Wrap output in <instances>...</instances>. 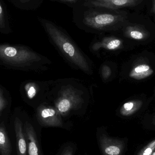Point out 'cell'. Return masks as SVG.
I'll list each match as a JSON object with an SVG mask.
<instances>
[{"instance_id": "obj_7", "label": "cell", "mask_w": 155, "mask_h": 155, "mask_svg": "<svg viewBox=\"0 0 155 155\" xmlns=\"http://www.w3.org/2000/svg\"><path fill=\"white\" fill-rule=\"evenodd\" d=\"M14 128L16 135L17 155H27V142L22 123L18 117H16L15 120Z\"/></svg>"}, {"instance_id": "obj_9", "label": "cell", "mask_w": 155, "mask_h": 155, "mask_svg": "<svg viewBox=\"0 0 155 155\" xmlns=\"http://www.w3.org/2000/svg\"><path fill=\"white\" fill-rule=\"evenodd\" d=\"M0 153L1 155H12L11 143L4 127L0 126Z\"/></svg>"}, {"instance_id": "obj_18", "label": "cell", "mask_w": 155, "mask_h": 155, "mask_svg": "<svg viewBox=\"0 0 155 155\" xmlns=\"http://www.w3.org/2000/svg\"><path fill=\"white\" fill-rule=\"evenodd\" d=\"M73 147L71 145L66 146L63 149L60 155H74V151Z\"/></svg>"}, {"instance_id": "obj_11", "label": "cell", "mask_w": 155, "mask_h": 155, "mask_svg": "<svg viewBox=\"0 0 155 155\" xmlns=\"http://www.w3.org/2000/svg\"><path fill=\"white\" fill-rule=\"evenodd\" d=\"M125 33L127 36L137 40H143L148 35L145 30L137 25L128 26L126 29Z\"/></svg>"}, {"instance_id": "obj_23", "label": "cell", "mask_w": 155, "mask_h": 155, "mask_svg": "<svg viewBox=\"0 0 155 155\" xmlns=\"http://www.w3.org/2000/svg\"><path fill=\"white\" fill-rule=\"evenodd\" d=\"M153 124H154L155 125V118H154V119L153 120Z\"/></svg>"}, {"instance_id": "obj_19", "label": "cell", "mask_w": 155, "mask_h": 155, "mask_svg": "<svg viewBox=\"0 0 155 155\" xmlns=\"http://www.w3.org/2000/svg\"><path fill=\"white\" fill-rule=\"evenodd\" d=\"M5 101L2 92L0 91V112L4 109L5 105Z\"/></svg>"}, {"instance_id": "obj_22", "label": "cell", "mask_w": 155, "mask_h": 155, "mask_svg": "<svg viewBox=\"0 0 155 155\" xmlns=\"http://www.w3.org/2000/svg\"><path fill=\"white\" fill-rule=\"evenodd\" d=\"M21 2L25 3L26 2H28V1H30V0H20Z\"/></svg>"}, {"instance_id": "obj_14", "label": "cell", "mask_w": 155, "mask_h": 155, "mask_svg": "<svg viewBox=\"0 0 155 155\" xmlns=\"http://www.w3.org/2000/svg\"><path fill=\"white\" fill-rule=\"evenodd\" d=\"M25 90L27 94V96L30 99H32L36 94V89L35 86L33 84L29 83L26 84Z\"/></svg>"}, {"instance_id": "obj_20", "label": "cell", "mask_w": 155, "mask_h": 155, "mask_svg": "<svg viewBox=\"0 0 155 155\" xmlns=\"http://www.w3.org/2000/svg\"><path fill=\"white\" fill-rule=\"evenodd\" d=\"M152 4H153V10L154 13L155 15V0H152Z\"/></svg>"}, {"instance_id": "obj_3", "label": "cell", "mask_w": 155, "mask_h": 155, "mask_svg": "<svg viewBox=\"0 0 155 155\" xmlns=\"http://www.w3.org/2000/svg\"><path fill=\"white\" fill-rule=\"evenodd\" d=\"M125 18V16L121 14L103 12L92 10L85 13L83 21L89 27L104 30L123 21Z\"/></svg>"}, {"instance_id": "obj_13", "label": "cell", "mask_w": 155, "mask_h": 155, "mask_svg": "<svg viewBox=\"0 0 155 155\" xmlns=\"http://www.w3.org/2000/svg\"><path fill=\"white\" fill-rule=\"evenodd\" d=\"M155 151V139L146 146L137 155H152Z\"/></svg>"}, {"instance_id": "obj_4", "label": "cell", "mask_w": 155, "mask_h": 155, "mask_svg": "<svg viewBox=\"0 0 155 155\" xmlns=\"http://www.w3.org/2000/svg\"><path fill=\"white\" fill-rule=\"evenodd\" d=\"M97 140L102 155H123L125 148L124 141L110 137L104 134L98 135Z\"/></svg>"}, {"instance_id": "obj_5", "label": "cell", "mask_w": 155, "mask_h": 155, "mask_svg": "<svg viewBox=\"0 0 155 155\" xmlns=\"http://www.w3.org/2000/svg\"><path fill=\"white\" fill-rule=\"evenodd\" d=\"M142 2V0H88L85 2L84 5L87 7L116 10L136 6Z\"/></svg>"}, {"instance_id": "obj_16", "label": "cell", "mask_w": 155, "mask_h": 155, "mask_svg": "<svg viewBox=\"0 0 155 155\" xmlns=\"http://www.w3.org/2000/svg\"><path fill=\"white\" fill-rule=\"evenodd\" d=\"M121 43V41L119 39H111L108 41L107 47L109 50H114L120 46Z\"/></svg>"}, {"instance_id": "obj_1", "label": "cell", "mask_w": 155, "mask_h": 155, "mask_svg": "<svg viewBox=\"0 0 155 155\" xmlns=\"http://www.w3.org/2000/svg\"><path fill=\"white\" fill-rule=\"evenodd\" d=\"M41 21L50 37L64 54L81 70L89 73L90 70L86 59L64 33L52 22L43 19Z\"/></svg>"}, {"instance_id": "obj_6", "label": "cell", "mask_w": 155, "mask_h": 155, "mask_svg": "<svg viewBox=\"0 0 155 155\" xmlns=\"http://www.w3.org/2000/svg\"><path fill=\"white\" fill-rule=\"evenodd\" d=\"M28 155H42L36 133L32 126L26 122L24 128Z\"/></svg>"}, {"instance_id": "obj_2", "label": "cell", "mask_w": 155, "mask_h": 155, "mask_svg": "<svg viewBox=\"0 0 155 155\" xmlns=\"http://www.w3.org/2000/svg\"><path fill=\"white\" fill-rule=\"evenodd\" d=\"M32 52L22 47L0 45V59L11 65L24 66L38 60Z\"/></svg>"}, {"instance_id": "obj_10", "label": "cell", "mask_w": 155, "mask_h": 155, "mask_svg": "<svg viewBox=\"0 0 155 155\" xmlns=\"http://www.w3.org/2000/svg\"><path fill=\"white\" fill-rule=\"evenodd\" d=\"M153 71L149 65L141 64L136 66L131 72L130 76L137 79H141L150 76L153 74Z\"/></svg>"}, {"instance_id": "obj_21", "label": "cell", "mask_w": 155, "mask_h": 155, "mask_svg": "<svg viewBox=\"0 0 155 155\" xmlns=\"http://www.w3.org/2000/svg\"><path fill=\"white\" fill-rule=\"evenodd\" d=\"M61 2H74L76 0H59Z\"/></svg>"}, {"instance_id": "obj_24", "label": "cell", "mask_w": 155, "mask_h": 155, "mask_svg": "<svg viewBox=\"0 0 155 155\" xmlns=\"http://www.w3.org/2000/svg\"><path fill=\"white\" fill-rule=\"evenodd\" d=\"M152 155H155V151L153 152V154H152Z\"/></svg>"}, {"instance_id": "obj_8", "label": "cell", "mask_w": 155, "mask_h": 155, "mask_svg": "<svg viewBox=\"0 0 155 155\" xmlns=\"http://www.w3.org/2000/svg\"><path fill=\"white\" fill-rule=\"evenodd\" d=\"M39 120L42 125L45 126H62V123L60 117L56 115L55 111L51 108H45L39 114Z\"/></svg>"}, {"instance_id": "obj_12", "label": "cell", "mask_w": 155, "mask_h": 155, "mask_svg": "<svg viewBox=\"0 0 155 155\" xmlns=\"http://www.w3.org/2000/svg\"><path fill=\"white\" fill-rule=\"evenodd\" d=\"M143 104L140 100H133L124 104L121 110V113L124 116L131 115L138 111Z\"/></svg>"}, {"instance_id": "obj_17", "label": "cell", "mask_w": 155, "mask_h": 155, "mask_svg": "<svg viewBox=\"0 0 155 155\" xmlns=\"http://www.w3.org/2000/svg\"><path fill=\"white\" fill-rule=\"evenodd\" d=\"M5 15L2 4L0 2V29H4L5 28Z\"/></svg>"}, {"instance_id": "obj_15", "label": "cell", "mask_w": 155, "mask_h": 155, "mask_svg": "<svg viewBox=\"0 0 155 155\" xmlns=\"http://www.w3.org/2000/svg\"><path fill=\"white\" fill-rule=\"evenodd\" d=\"M71 103L67 99H64L60 101L58 104V109L61 113H65L70 109Z\"/></svg>"}]
</instances>
